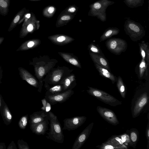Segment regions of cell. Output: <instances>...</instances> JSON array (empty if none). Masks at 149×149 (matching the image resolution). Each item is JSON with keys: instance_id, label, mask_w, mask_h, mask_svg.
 Masks as SVG:
<instances>
[{"instance_id": "6da1fadb", "label": "cell", "mask_w": 149, "mask_h": 149, "mask_svg": "<svg viewBox=\"0 0 149 149\" xmlns=\"http://www.w3.org/2000/svg\"><path fill=\"white\" fill-rule=\"evenodd\" d=\"M57 62L56 60L50 59L46 56L34 58L32 61L30 62L29 64L34 67L35 75L38 79L39 86L38 91L39 93L42 91L44 77L47 75Z\"/></svg>"}, {"instance_id": "7a4b0ae2", "label": "cell", "mask_w": 149, "mask_h": 149, "mask_svg": "<svg viewBox=\"0 0 149 149\" xmlns=\"http://www.w3.org/2000/svg\"><path fill=\"white\" fill-rule=\"evenodd\" d=\"M50 121L49 132L47 133L46 137L48 139L59 143H63L64 141V135L63 129L57 116L50 111L49 112Z\"/></svg>"}, {"instance_id": "3957f363", "label": "cell", "mask_w": 149, "mask_h": 149, "mask_svg": "<svg viewBox=\"0 0 149 149\" xmlns=\"http://www.w3.org/2000/svg\"><path fill=\"white\" fill-rule=\"evenodd\" d=\"M72 70L65 67H58L57 68L51 70L43 79L45 83L55 85L59 84L64 78L70 74Z\"/></svg>"}, {"instance_id": "277c9868", "label": "cell", "mask_w": 149, "mask_h": 149, "mask_svg": "<svg viewBox=\"0 0 149 149\" xmlns=\"http://www.w3.org/2000/svg\"><path fill=\"white\" fill-rule=\"evenodd\" d=\"M124 30L126 33L133 41L140 40L145 35V31L139 24L128 19L124 25Z\"/></svg>"}, {"instance_id": "5b68a950", "label": "cell", "mask_w": 149, "mask_h": 149, "mask_svg": "<svg viewBox=\"0 0 149 149\" xmlns=\"http://www.w3.org/2000/svg\"><path fill=\"white\" fill-rule=\"evenodd\" d=\"M87 91L90 95L102 102L113 107L121 105L122 102L105 92L96 88L88 86Z\"/></svg>"}, {"instance_id": "8992f818", "label": "cell", "mask_w": 149, "mask_h": 149, "mask_svg": "<svg viewBox=\"0 0 149 149\" xmlns=\"http://www.w3.org/2000/svg\"><path fill=\"white\" fill-rule=\"evenodd\" d=\"M39 27V21L37 20L32 13L29 18L24 20L20 31L19 38H24L29 33H31L38 30Z\"/></svg>"}, {"instance_id": "52a82bcc", "label": "cell", "mask_w": 149, "mask_h": 149, "mask_svg": "<svg viewBox=\"0 0 149 149\" xmlns=\"http://www.w3.org/2000/svg\"><path fill=\"white\" fill-rule=\"evenodd\" d=\"M105 45L110 52L116 55L120 54L125 52L127 47L126 41L119 38L109 39L106 42Z\"/></svg>"}, {"instance_id": "ba28073f", "label": "cell", "mask_w": 149, "mask_h": 149, "mask_svg": "<svg viewBox=\"0 0 149 149\" xmlns=\"http://www.w3.org/2000/svg\"><path fill=\"white\" fill-rule=\"evenodd\" d=\"M74 93V91L69 89L64 92L51 95H45V98L51 105H54L58 103H63L70 97Z\"/></svg>"}, {"instance_id": "9c48e42d", "label": "cell", "mask_w": 149, "mask_h": 149, "mask_svg": "<svg viewBox=\"0 0 149 149\" xmlns=\"http://www.w3.org/2000/svg\"><path fill=\"white\" fill-rule=\"evenodd\" d=\"M85 116H77L63 120V130H74L83 125L86 119Z\"/></svg>"}, {"instance_id": "30bf717a", "label": "cell", "mask_w": 149, "mask_h": 149, "mask_svg": "<svg viewBox=\"0 0 149 149\" xmlns=\"http://www.w3.org/2000/svg\"><path fill=\"white\" fill-rule=\"evenodd\" d=\"M96 110L100 115L109 123L116 125L119 123L114 112L109 109L98 106Z\"/></svg>"}, {"instance_id": "8fae6325", "label": "cell", "mask_w": 149, "mask_h": 149, "mask_svg": "<svg viewBox=\"0 0 149 149\" xmlns=\"http://www.w3.org/2000/svg\"><path fill=\"white\" fill-rule=\"evenodd\" d=\"M94 123L89 124L78 135L74 141L72 149H79L88 138L93 126Z\"/></svg>"}, {"instance_id": "7c38bea8", "label": "cell", "mask_w": 149, "mask_h": 149, "mask_svg": "<svg viewBox=\"0 0 149 149\" xmlns=\"http://www.w3.org/2000/svg\"><path fill=\"white\" fill-rule=\"evenodd\" d=\"M148 97L146 92L141 94L138 98L132 111L133 117H136L139 115L142 109L148 103Z\"/></svg>"}, {"instance_id": "4fadbf2b", "label": "cell", "mask_w": 149, "mask_h": 149, "mask_svg": "<svg viewBox=\"0 0 149 149\" xmlns=\"http://www.w3.org/2000/svg\"><path fill=\"white\" fill-rule=\"evenodd\" d=\"M18 70L19 75L22 80H25L33 87L38 88V81L27 70L22 67H19Z\"/></svg>"}, {"instance_id": "5bb4252c", "label": "cell", "mask_w": 149, "mask_h": 149, "mask_svg": "<svg viewBox=\"0 0 149 149\" xmlns=\"http://www.w3.org/2000/svg\"><path fill=\"white\" fill-rule=\"evenodd\" d=\"M49 117L44 121L37 123L30 124L32 132L38 135H44L48 129Z\"/></svg>"}, {"instance_id": "9a60e30c", "label": "cell", "mask_w": 149, "mask_h": 149, "mask_svg": "<svg viewBox=\"0 0 149 149\" xmlns=\"http://www.w3.org/2000/svg\"><path fill=\"white\" fill-rule=\"evenodd\" d=\"M48 38L54 44L61 46L69 44L74 40L69 36L59 34L49 36Z\"/></svg>"}, {"instance_id": "2e32d148", "label": "cell", "mask_w": 149, "mask_h": 149, "mask_svg": "<svg viewBox=\"0 0 149 149\" xmlns=\"http://www.w3.org/2000/svg\"><path fill=\"white\" fill-rule=\"evenodd\" d=\"M0 112L4 123L6 125H8L12 121L13 116L3 99L0 108Z\"/></svg>"}, {"instance_id": "e0dca14e", "label": "cell", "mask_w": 149, "mask_h": 149, "mask_svg": "<svg viewBox=\"0 0 149 149\" xmlns=\"http://www.w3.org/2000/svg\"><path fill=\"white\" fill-rule=\"evenodd\" d=\"M89 54L94 63L110 71L108 61L104 56L91 52H89Z\"/></svg>"}, {"instance_id": "ac0fdd59", "label": "cell", "mask_w": 149, "mask_h": 149, "mask_svg": "<svg viewBox=\"0 0 149 149\" xmlns=\"http://www.w3.org/2000/svg\"><path fill=\"white\" fill-rule=\"evenodd\" d=\"M49 117V113H47L44 111L34 112L30 116L29 124L42 122Z\"/></svg>"}, {"instance_id": "d6986e66", "label": "cell", "mask_w": 149, "mask_h": 149, "mask_svg": "<svg viewBox=\"0 0 149 149\" xmlns=\"http://www.w3.org/2000/svg\"><path fill=\"white\" fill-rule=\"evenodd\" d=\"M59 84L62 85L64 91L69 89H72L76 85L74 75L70 74L61 80Z\"/></svg>"}, {"instance_id": "ffe728a7", "label": "cell", "mask_w": 149, "mask_h": 149, "mask_svg": "<svg viewBox=\"0 0 149 149\" xmlns=\"http://www.w3.org/2000/svg\"><path fill=\"white\" fill-rule=\"evenodd\" d=\"M41 42L38 39H33L26 40L16 50V51L27 50L37 47Z\"/></svg>"}, {"instance_id": "44dd1931", "label": "cell", "mask_w": 149, "mask_h": 149, "mask_svg": "<svg viewBox=\"0 0 149 149\" xmlns=\"http://www.w3.org/2000/svg\"><path fill=\"white\" fill-rule=\"evenodd\" d=\"M59 54L67 62L79 68H81V65L78 58L72 54L58 52Z\"/></svg>"}, {"instance_id": "7402d4cb", "label": "cell", "mask_w": 149, "mask_h": 149, "mask_svg": "<svg viewBox=\"0 0 149 149\" xmlns=\"http://www.w3.org/2000/svg\"><path fill=\"white\" fill-rule=\"evenodd\" d=\"M95 65L99 74L102 77L110 79L113 84L117 81V77L111 73L110 71L94 63Z\"/></svg>"}, {"instance_id": "603a6c76", "label": "cell", "mask_w": 149, "mask_h": 149, "mask_svg": "<svg viewBox=\"0 0 149 149\" xmlns=\"http://www.w3.org/2000/svg\"><path fill=\"white\" fill-rule=\"evenodd\" d=\"M26 8L24 7L20 10L15 15L12 21L8 31L10 32L18 24L19 22L21 19L24 15L28 12Z\"/></svg>"}, {"instance_id": "cb8c5ba5", "label": "cell", "mask_w": 149, "mask_h": 149, "mask_svg": "<svg viewBox=\"0 0 149 149\" xmlns=\"http://www.w3.org/2000/svg\"><path fill=\"white\" fill-rule=\"evenodd\" d=\"M57 20L56 26L60 27L66 25L72 20L74 16V15L61 13Z\"/></svg>"}, {"instance_id": "d4e9b609", "label": "cell", "mask_w": 149, "mask_h": 149, "mask_svg": "<svg viewBox=\"0 0 149 149\" xmlns=\"http://www.w3.org/2000/svg\"><path fill=\"white\" fill-rule=\"evenodd\" d=\"M140 53L142 59H144L147 62V64L149 65V49L148 43H146L144 41L141 43H139Z\"/></svg>"}, {"instance_id": "484cf974", "label": "cell", "mask_w": 149, "mask_h": 149, "mask_svg": "<svg viewBox=\"0 0 149 149\" xmlns=\"http://www.w3.org/2000/svg\"><path fill=\"white\" fill-rule=\"evenodd\" d=\"M45 87L47 90L46 95H51L65 92L62 85L59 84L50 87L49 84L45 83Z\"/></svg>"}, {"instance_id": "4316f807", "label": "cell", "mask_w": 149, "mask_h": 149, "mask_svg": "<svg viewBox=\"0 0 149 149\" xmlns=\"http://www.w3.org/2000/svg\"><path fill=\"white\" fill-rule=\"evenodd\" d=\"M106 141L113 145L119 147L120 149H127L128 148L124 144L119 135H113Z\"/></svg>"}, {"instance_id": "83f0119b", "label": "cell", "mask_w": 149, "mask_h": 149, "mask_svg": "<svg viewBox=\"0 0 149 149\" xmlns=\"http://www.w3.org/2000/svg\"><path fill=\"white\" fill-rule=\"evenodd\" d=\"M126 133L129 135L132 143V147L135 148L139 139V132L138 130L135 128H132L130 130H127Z\"/></svg>"}, {"instance_id": "f1b7e54d", "label": "cell", "mask_w": 149, "mask_h": 149, "mask_svg": "<svg viewBox=\"0 0 149 149\" xmlns=\"http://www.w3.org/2000/svg\"><path fill=\"white\" fill-rule=\"evenodd\" d=\"M119 32V29L118 28H109L105 30L100 37V41H104L113 36L117 35Z\"/></svg>"}, {"instance_id": "f546056e", "label": "cell", "mask_w": 149, "mask_h": 149, "mask_svg": "<svg viewBox=\"0 0 149 149\" xmlns=\"http://www.w3.org/2000/svg\"><path fill=\"white\" fill-rule=\"evenodd\" d=\"M117 86L122 97L125 98L126 93V88L122 78L120 76L117 77Z\"/></svg>"}, {"instance_id": "4dcf8cb0", "label": "cell", "mask_w": 149, "mask_h": 149, "mask_svg": "<svg viewBox=\"0 0 149 149\" xmlns=\"http://www.w3.org/2000/svg\"><path fill=\"white\" fill-rule=\"evenodd\" d=\"M10 2V0H0V14L4 16L8 14Z\"/></svg>"}, {"instance_id": "1f68e13d", "label": "cell", "mask_w": 149, "mask_h": 149, "mask_svg": "<svg viewBox=\"0 0 149 149\" xmlns=\"http://www.w3.org/2000/svg\"><path fill=\"white\" fill-rule=\"evenodd\" d=\"M148 65L146 63V61L142 59L139 65V74L140 78L143 76L145 73L146 75L148 74Z\"/></svg>"}, {"instance_id": "d6a6232c", "label": "cell", "mask_w": 149, "mask_h": 149, "mask_svg": "<svg viewBox=\"0 0 149 149\" xmlns=\"http://www.w3.org/2000/svg\"><path fill=\"white\" fill-rule=\"evenodd\" d=\"M56 8L55 7L50 6L45 8L42 11V14L44 17H50L55 13Z\"/></svg>"}, {"instance_id": "836d02e7", "label": "cell", "mask_w": 149, "mask_h": 149, "mask_svg": "<svg viewBox=\"0 0 149 149\" xmlns=\"http://www.w3.org/2000/svg\"><path fill=\"white\" fill-rule=\"evenodd\" d=\"M124 2L129 7L133 8L142 6L144 0H124Z\"/></svg>"}, {"instance_id": "e575fe53", "label": "cell", "mask_w": 149, "mask_h": 149, "mask_svg": "<svg viewBox=\"0 0 149 149\" xmlns=\"http://www.w3.org/2000/svg\"><path fill=\"white\" fill-rule=\"evenodd\" d=\"M28 115L22 116L19 120L18 125L19 127L21 129L24 130L26 128L28 124Z\"/></svg>"}, {"instance_id": "d590c367", "label": "cell", "mask_w": 149, "mask_h": 149, "mask_svg": "<svg viewBox=\"0 0 149 149\" xmlns=\"http://www.w3.org/2000/svg\"><path fill=\"white\" fill-rule=\"evenodd\" d=\"M124 144L128 148L132 147V143L128 134L127 133L119 135Z\"/></svg>"}, {"instance_id": "8d00e7d4", "label": "cell", "mask_w": 149, "mask_h": 149, "mask_svg": "<svg viewBox=\"0 0 149 149\" xmlns=\"http://www.w3.org/2000/svg\"><path fill=\"white\" fill-rule=\"evenodd\" d=\"M88 49L89 52L99 54L104 56L100 49L96 45L91 43L88 46Z\"/></svg>"}, {"instance_id": "74e56055", "label": "cell", "mask_w": 149, "mask_h": 149, "mask_svg": "<svg viewBox=\"0 0 149 149\" xmlns=\"http://www.w3.org/2000/svg\"><path fill=\"white\" fill-rule=\"evenodd\" d=\"M77 7L74 5L70 6L66 8L62 13L74 15L78 10Z\"/></svg>"}, {"instance_id": "f35d334b", "label": "cell", "mask_w": 149, "mask_h": 149, "mask_svg": "<svg viewBox=\"0 0 149 149\" xmlns=\"http://www.w3.org/2000/svg\"><path fill=\"white\" fill-rule=\"evenodd\" d=\"M17 145L19 149H29V147L26 142L22 139H19L17 141Z\"/></svg>"}, {"instance_id": "ab89813d", "label": "cell", "mask_w": 149, "mask_h": 149, "mask_svg": "<svg viewBox=\"0 0 149 149\" xmlns=\"http://www.w3.org/2000/svg\"><path fill=\"white\" fill-rule=\"evenodd\" d=\"M146 135L148 141L147 148L149 149V122L147 125L146 131Z\"/></svg>"}, {"instance_id": "60d3db41", "label": "cell", "mask_w": 149, "mask_h": 149, "mask_svg": "<svg viewBox=\"0 0 149 149\" xmlns=\"http://www.w3.org/2000/svg\"><path fill=\"white\" fill-rule=\"evenodd\" d=\"M7 149H17L16 145L14 141H12L8 145L7 148Z\"/></svg>"}, {"instance_id": "b9f144b4", "label": "cell", "mask_w": 149, "mask_h": 149, "mask_svg": "<svg viewBox=\"0 0 149 149\" xmlns=\"http://www.w3.org/2000/svg\"><path fill=\"white\" fill-rule=\"evenodd\" d=\"M41 101L43 106L41 108V109L42 110H43L45 111V107L47 101L46 98H45L42 100Z\"/></svg>"}, {"instance_id": "7bdbcfd3", "label": "cell", "mask_w": 149, "mask_h": 149, "mask_svg": "<svg viewBox=\"0 0 149 149\" xmlns=\"http://www.w3.org/2000/svg\"><path fill=\"white\" fill-rule=\"evenodd\" d=\"M51 104L48 101H47L45 111L47 113H48L51 110Z\"/></svg>"}, {"instance_id": "ee69618b", "label": "cell", "mask_w": 149, "mask_h": 149, "mask_svg": "<svg viewBox=\"0 0 149 149\" xmlns=\"http://www.w3.org/2000/svg\"><path fill=\"white\" fill-rule=\"evenodd\" d=\"M3 70L1 66H0V84L2 83L1 80L3 77Z\"/></svg>"}, {"instance_id": "f6af8a7d", "label": "cell", "mask_w": 149, "mask_h": 149, "mask_svg": "<svg viewBox=\"0 0 149 149\" xmlns=\"http://www.w3.org/2000/svg\"><path fill=\"white\" fill-rule=\"evenodd\" d=\"M6 148L5 143L3 142H0V149H6Z\"/></svg>"}, {"instance_id": "bcb514c9", "label": "cell", "mask_w": 149, "mask_h": 149, "mask_svg": "<svg viewBox=\"0 0 149 149\" xmlns=\"http://www.w3.org/2000/svg\"><path fill=\"white\" fill-rule=\"evenodd\" d=\"M3 99V98L2 95L1 94H0V108L1 107V102H2V101Z\"/></svg>"}, {"instance_id": "7dc6e473", "label": "cell", "mask_w": 149, "mask_h": 149, "mask_svg": "<svg viewBox=\"0 0 149 149\" xmlns=\"http://www.w3.org/2000/svg\"><path fill=\"white\" fill-rule=\"evenodd\" d=\"M4 38L3 37H0V45L2 43Z\"/></svg>"}, {"instance_id": "c3c4849f", "label": "cell", "mask_w": 149, "mask_h": 149, "mask_svg": "<svg viewBox=\"0 0 149 149\" xmlns=\"http://www.w3.org/2000/svg\"><path fill=\"white\" fill-rule=\"evenodd\" d=\"M30 1H39L40 0H29Z\"/></svg>"}]
</instances>
